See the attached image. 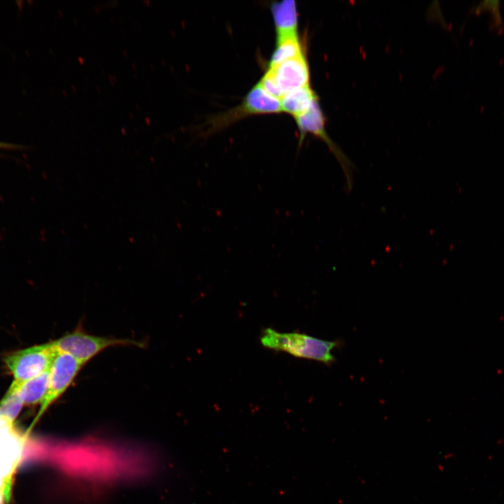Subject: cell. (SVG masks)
<instances>
[{
	"instance_id": "8",
	"label": "cell",
	"mask_w": 504,
	"mask_h": 504,
	"mask_svg": "<svg viewBox=\"0 0 504 504\" xmlns=\"http://www.w3.org/2000/svg\"><path fill=\"white\" fill-rule=\"evenodd\" d=\"M24 442L13 424L0 417V476L4 479H12L22 458Z\"/></svg>"
},
{
	"instance_id": "13",
	"label": "cell",
	"mask_w": 504,
	"mask_h": 504,
	"mask_svg": "<svg viewBox=\"0 0 504 504\" xmlns=\"http://www.w3.org/2000/svg\"><path fill=\"white\" fill-rule=\"evenodd\" d=\"M23 405L20 390L15 392L6 391L0 401V417L13 424Z\"/></svg>"
},
{
	"instance_id": "7",
	"label": "cell",
	"mask_w": 504,
	"mask_h": 504,
	"mask_svg": "<svg viewBox=\"0 0 504 504\" xmlns=\"http://www.w3.org/2000/svg\"><path fill=\"white\" fill-rule=\"evenodd\" d=\"M274 79L281 98L287 93L309 85V70L304 54L286 60L267 71Z\"/></svg>"
},
{
	"instance_id": "10",
	"label": "cell",
	"mask_w": 504,
	"mask_h": 504,
	"mask_svg": "<svg viewBox=\"0 0 504 504\" xmlns=\"http://www.w3.org/2000/svg\"><path fill=\"white\" fill-rule=\"evenodd\" d=\"M316 101L318 97L310 85L293 90L280 99L281 111L294 118L307 111Z\"/></svg>"
},
{
	"instance_id": "11",
	"label": "cell",
	"mask_w": 504,
	"mask_h": 504,
	"mask_svg": "<svg viewBox=\"0 0 504 504\" xmlns=\"http://www.w3.org/2000/svg\"><path fill=\"white\" fill-rule=\"evenodd\" d=\"M50 370L26 382L20 389L24 405L42 403L48 391Z\"/></svg>"
},
{
	"instance_id": "12",
	"label": "cell",
	"mask_w": 504,
	"mask_h": 504,
	"mask_svg": "<svg viewBox=\"0 0 504 504\" xmlns=\"http://www.w3.org/2000/svg\"><path fill=\"white\" fill-rule=\"evenodd\" d=\"M302 54H304L302 46L298 36L276 41V46L271 57L269 67L276 66Z\"/></svg>"
},
{
	"instance_id": "1",
	"label": "cell",
	"mask_w": 504,
	"mask_h": 504,
	"mask_svg": "<svg viewBox=\"0 0 504 504\" xmlns=\"http://www.w3.org/2000/svg\"><path fill=\"white\" fill-rule=\"evenodd\" d=\"M260 342L270 349L285 351L295 357L330 365L335 361L332 350L337 341H328L299 332H279L270 328L262 331Z\"/></svg>"
},
{
	"instance_id": "3",
	"label": "cell",
	"mask_w": 504,
	"mask_h": 504,
	"mask_svg": "<svg viewBox=\"0 0 504 504\" xmlns=\"http://www.w3.org/2000/svg\"><path fill=\"white\" fill-rule=\"evenodd\" d=\"M280 112H282L280 100L268 94L258 83L248 92L240 105L213 118L209 122L207 134L222 130L249 115Z\"/></svg>"
},
{
	"instance_id": "9",
	"label": "cell",
	"mask_w": 504,
	"mask_h": 504,
	"mask_svg": "<svg viewBox=\"0 0 504 504\" xmlns=\"http://www.w3.org/2000/svg\"><path fill=\"white\" fill-rule=\"evenodd\" d=\"M271 10L276 32V41L298 36V14L294 1L285 0L273 3Z\"/></svg>"
},
{
	"instance_id": "14",
	"label": "cell",
	"mask_w": 504,
	"mask_h": 504,
	"mask_svg": "<svg viewBox=\"0 0 504 504\" xmlns=\"http://www.w3.org/2000/svg\"><path fill=\"white\" fill-rule=\"evenodd\" d=\"M18 146L14 144H8V143H4V142H0V148H6V149H13V148H18Z\"/></svg>"
},
{
	"instance_id": "2",
	"label": "cell",
	"mask_w": 504,
	"mask_h": 504,
	"mask_svg": "<svg viewBox=\"0 0 504 504\" xmlns=\"http://www.w3.org/2000/svg\"><path fill=\"white\" fill-rule=\"evenodd\" d=\"M57 353L51 342L8 355L5 365L14 379L7 391H18L26 382L49 370Z\"/></svg>"
},
{
	"instance_id": "4",
	"label": "cell",
	"mask_w": 504,
	"mask_h": 504,
	"mask_svg": "<svg viewBox=\"0 0 504 504\" xmlns=\"http://www.w3.org/2000/svg\"><path fill=\"white\" fill-rule=\"evenodd\" d=\"M52 342L58 352L73 356L83 365L101 351L111 346H141V343L133 340L94 336L80 330L68 332Z\"/></svg>"
},
{
	"instance_id": "6",
	"label": "cell",
	"mask_w": 504,
	"mask_h": 504,
	"mask_svg": "<svg viewBox=\"0 0 504 504\" xmlns=\"http://www.w3.org/2000/svg\"><path fill=\"white\" fill-rule=\"evenodd\" d=\"M83 365L73 356L58 352L50 369L49 384L36 421L69 387Z\"/></svg>"
},
{
	"instance_id": "15",
	"label": "cell",
	"mask_w": 504,
	"mask_h": 504,
	"mask_svg": "<svg viewBox=\"0 0 504 504\" xmlns=\"http://www.w3.org/2000/svg\"><path fill=\"white\" fill-rule=\"evenodd\" d=\"M4 503H6L4 495L2 493H0V504H4Z\"/></svg>"
},
{
	"instance_id": "5",
	"label": "cell",
	"mask_w": 504,
	"mask_h": 504,
	"mask_svg": "<svg viewBox=\"0 0 504 504\" xmlns=\"http://www.w3.org/2000/svg\"><path fill=\"white\" fill-rule=\"evenodd\" d=\"M295 119L300 134L299 145L302 143L307 133H311L323 140L340 162L344 173L347 189L348 190H351L353 186L352 167L354 165L326 133L324 117L319 107L318 101L314 103L307 111Z\"/></svg>"
}]
</instances>
